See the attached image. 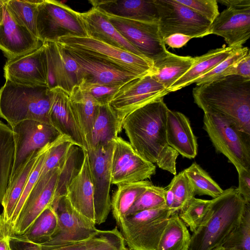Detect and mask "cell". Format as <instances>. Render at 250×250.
Returning a JSON list of instances; mask_svg holds the SVG:
<instances>
[{"mask_svg":"<svg viewBox=\"0 0 250 250\" xmlns=\"http://www.w3.org/2000/svg\"><path fill=\"white\" fill-rule=\"evenodd\" d=\"M151 185V182L145 180L117 186L111 199V209L118 225L127 216L135 202Z\"/></svg>","mask_w":250,"mask_h":250,"instance_id":"cell-32","label":"cell"},{"mask_svg":"<svg viewBox=\"0 0 250 250\" xmlns=\"http://www.w3.org/2000/svg\"><path fill=\"white\" fill-rule=\"evenodd\" d=\"M246 204L236 188L225 189L212 199L202 223L191 235L189 250H212L222 246L239 225Z\"/></svg>","mask_w":250,"mask_h":250,"instance_id":"cell-3","label":"cell"},{"mask_svg":"<svg viewBox=\"0 0 250 250\" xmlns=\"http://www.w3.org/2000/svg\"><path fill=\"white\" fill-rule=\"evenodd\" d=\"M10 242L13 250H41L39 244L14 239H10Z\"/></svg>","mask_w":250,"mask_h":250,"instance_id":"cell-54","label":"cell"},{"mask_svg":"<svg viewBox=\"0 0 250 250\" xmlns=\"http://www.w3.org/2000/svg\"><path fill=\"white\" fill-rule=\"evenodd\" d=\"M50 91V124L61 135L70 138L83 151H87V145L70 101L69 94L59 87H55Z\"/></svg>","mask_w":250,"mask_h":250,"instance_id":"cell-19","label":"cell"},{"mask_svg":"<svg viewBox=\"0 0 250 250\" xmlns=\"http://www.w3.org/2000/svg\"><path fill=\"white\" fill-rule=\"evenodd\" d=\"M111 162L112 184L146 180L156 173V166L139 155L129 142L118 136L114 140Z\"/></svg>","mask_w":250,"mask_h":250,"instance_id":"cell-14","label":"cell"},{"mask_svg":"<svg viewBox=\"0 0 250 250\" xmlns=\"http://www.w3.org/2000/svg\"><path fill=\"white\" fill-rule=\"evenodd\" d=\"M195 57L181 56L168 52L153 62L150 74L168 90L170 86L192 67Z\"/></svg>","mask_w":250,"mask_h":250,"instance_id":"cell-29","label":"cell"},{"mask_svg":"<svg viewBox=\"0 0 250 250\" xmlns=\"http://www.w3.org/2000/svg\"><path fill=\"white\" fill-rule=\"evenodd\" d=\"M15 153L11 127L0 120V205L9 184Z\"/></svg>","mask_w":250,"mask_h":250,"instance_id":"cell-34","label":"cell"},{"mask_svg":"<svg viewBox=\"0 0 250 250\" xmlns=\"http://www.w3.org/2000/svg\"><path fill=\"white\" fill-rule=\"evenodd\" d=\"M203 123L216 151L224 155L236 169H250V136L218 114L204 113Z\"/></svg>","mask_w":250,"mask_h":250,"instance_id":"cell-6","label":"cell"},{"mask_svg":"<svg viewBox=\"0 0 250 250\" xmlns=\"http://www.w3.org/2000/svg\"><path fill=\"white\" fill-rule=\"evenodd\" d=\"M168 108L159 98L129 113L123 120L129 144L143 158L163 170L176 174L179 153L167 142L166 132Z\"/></svg>","mask_w":250,"mask_h":250,"instance_id":"cell-1","label":"cell"},{"mask_svg":"<svg viewBox=\"0 0 250 250\" xmlns=\"http://www.w3.org/2000/svg\"><path fill=\"white\" fill-rule=\"evenodd\" d=\"M166 132L168 145L183 157L194 158L198 152L197 139L188 119L183 113L167 109Z\"/></svg>","mask_w":250,"mask_h":250,"instance_id":"cell-25","label":"cell"},{"mask_svg":"<svg viewBox=\"0 0 250 250\" xmlns=\"http://www.w3.org/2000/svg\"><path fill=\"white\" fill-rule=\"evenodd\" d=\"M250 52L249 48L247 47L242 46L238 48L226 59L198 78L194 83L196 85H200L225 77L229 69Z\"/></svg>","mask_w":250,"mask_h":250,"instance_id":"cell-45","label":"cell"},{"mask_svg":"<svg viewBox=\"0 0 250 250\" xmlns=\"http://www.w3.org/2000/svg\"><path fill=\"white\" fill-rule=\"evenodd\" d=\"M169 93L149 73L123 84L108 104L122 125L123 120L129 113L156 100L164 98Z\"/></svg>","mask_w":250,"mask_h":250,"instance_id":"cell-12","label":"cell"},{"mask_svg":"<svg viewBox=\"0 0 250 250\" xmlns=\"http://www.w3.org/2000/svg\"><path fill=\"white\" fill-rule=\"evenodd\" d=\"M42 44L39 38L13 20L4 3L0 22V49L8 60L34 51Z\"/></svg>","mask_w":250,"mask_h":250,"instance_id":"cell-21","label":"cell"},{"mask_svg":"<svg viewBox=\"0 0 250 250\" xmlns=\"http://www.w3.org/2000/svg\"><path fill=\"white\" fill-rule=\"evenodd\" d=\"M0 250H13L9 236L6 232L1 213H0Z\"/></svg>","mask_w":250,"mask_h":250,"instance_id":"cell-53","label":"cell"},{"mask_svg":"<svg viewBox=\"0 0 250 250\" xmlns=\"http://www.w3.org/2000/svg\"><path fill=\"white\" fill-rule=\"evenodd\" d=\"M212 250H233L228 249L225 248L222 246H221V247H217Z\"/></svg>","mask_w":250,"mask_h":250,"instance_id":"cell-58","label":"cell"},{"mask_svg":"<svg viewBox=\"0 0 250 250\" xmlns=\"http://www.w3.org/2000/svg\"><path fill=\"white\" fill-rule=\"evenodd\" d=\"M55 141L50 143L45 146L42 148L41 154L39 158L38 162L31 172L28 180L24 187L23 191L20 197L17 204L16 205L14 211L13 212L9 227L7 229L8 234V230L15 222L17 217L20 213V212L35 185L37 182L42 167L46 156L51 147L54 144Z\"/></svg>","mask_w":250,"mask_h":250,"instance_id":"cell-42","label":"cell"},{"mask_svg":"<svg viewBox=\"0 0 250 250\" xmlns=\"http://www.w3.org/2000/svg\"><path fill=\"white\" fill-rule=\"evenodd\" d=\"M4 3V0H0V22L1 21L3 14V7Z\"/></svg>","mask_w":250,"mask_h":250,"instance_id":"cell-57","label":"cell"},{"mask_svg":"<svg viewBox=\"0 0 250 250\" xmlns=\"http://www.w3.org/2000/svg\"><path fill=\"white\" fill-rule=\"evenodd\" d=\"M114 145L113 140L104 145L90 148L87 151L94 188L96 225L104 223L111 209V162Z\"/></svg>","mask_w":250,"mask_h":250,"instance_id":"cell-11","label":"cell"},{"mask_svg":"<svg viewBox=\"0 0 250 250\" xmlns=\"http://www.w3.org/2000/svg\"><path fill=\"white\" fill-rule=\"evenodd\" d=\"M174 203V194L171 189L168 188L166 189L165 193V206L167 208L172 210Z\"/></svg>","mask_w":250,"mask_h":250,"instance_id":"cell-56","label":"cell"},{"mask_svg":"<svg viewBox=\"0 0 250 250\" xmlns=\"http://www.w3.org/2000/svg\"><path fill=\"white\" fill-rule=\"evenodd\" d=\"M174 196L172 214L178 213L194 197V188L184 170L175 175L168 186Z\"/></svg>","mask_w":250,"mask_h":250,"instance_id":"cell-41","label":"cell"},{"mask_svg":"<svg viewBox=\"0 0 250 250\" xmlns=\"http://www.w3.org/2000/svg\"><path fill=\"white\" fill-rule=\"evenodd\" d=\"M62 47L80 66L83 75L82 81L123 85L132 79L142 76L114 67L78 50Z\"/></svg>","mask_w":250,"mask_h":250,"instance_id":"cell-20","label":"cell"},{"mask_svg":"<svg viewBox=\"0 0 250 250\" xmlns=\"http://www.w3.org/2000/svg\"><path fill=\"white\" fill-rule=\"evenodd\" d=\"M124 239L117 227L111 230H100L99 239L91 250H123Z\"/></svg>","mask_w":250,"mask_h":250,"instance_id":"cell-47","label":"cell"},{"mask_svg":"<svg viewBox=\"0 0 250 250\" xmlns=\"http://www.w3.org/2000/svg\"><path fill=\"white\" fill-rule=\"evenodd\" d=\"M210 34L223 37L229 47H241L250 37V7L227 8L214 20Z\"/></svg>","mask_w":250,"mask_h":250,"instance_id":"cell-22","label":"cell"},{"mask_svg":"<svg viewBox=\"0 0 250 250\" xmlns=\"http://www.w3.org/2000/svg\"><path fill=\"white\" fill-rule=\"evenodd\" d=\"M213 22L219 15L218 6L216 0H177Z\"/></svg>","mask_w":250,"mask_h":250,"instance_id":"cell-48","label":"cell"},{"mask_svg":"<svg viewBox=\"0 0 250 250\" xmlns=\"http://www.w3.org/2000/svg\"><path fill=\"white\" fill-rule=\"evenodd\" d=\"M42 148L34 151L27 158L9 182L1 204L3 208L1 214L6 232L16 205L38 162Z\"/></svg>","mask_w":250,"mask_h":250,"instance_id":"cell-27","label":"cell"},{"mask_svg":"<svg viewBox=\"0 0 250 250\" xmlns=\"http://www.w3.org/2000/svg\"><path fill=\"white\" fill-rule=\"evenodd\" d=\"M192 38L181 34L171 35L164 40L165 44L173 48H180L186 45Z\"/></svg>","mask_w":250,"mask_h":250,"instance_id":"cell-52","label":"cell"},{"mask_svg":"<svg viewBox=\"0 0 250 250\" xmlns=\"http://www.w3.org/2000/svg\"><path fill=\"white\" fill-rule=\"evenodd\" d=\"M194 103L204 113L230 121L250 136V78L229 75L193 89Z\"/></svg>","mask_w":250,"mask_h":250,"instance_id":"cell-2","label":"cell"},{"mask_svg":"<svg viewBox=\"0 0 250 250\" xmlns=\"http://www.w3.org/2000/svg\"><path fill=\"white\" fill-rule=\"evenodd\" d=\"M69 99L88 149L91 144L93 126L100 104L79 85L73 88L69 94Z\"/></svg>","mask_w":250,"mask_h":250,"instance_id":"cell-30","label":"cell"},{"mask_svg":"<svg viewBox=\"0 0 250 250\" xmlns=\"http://www.w3.org/2000/svg\"><path fill=\"white\" fill-rule=\"evenodd\" d=\"M239 47L224 45L210 50L202 56L195 57V61L192 67L170 86L169 92L177 91L194 83L196 80L215 67Z\"/></svg>","mask_w":250,"mask_h":250,"instance_id":"cell-28","label":"cell"},{"mask_svg":"<svg viewBox=\"0 0 250 250\" xmlns=\"http://www.w3.org/2000/svg\"><path fill=\"white\" fill-rule=\"evenodd\" d=\"M37 37L42 42L66 36H87L77 12L60 1L42 0L38 6Z\"/></svg>","mask_w":250,"mask_h":250,"instance_id":"cell-8","label":"cell"},{"mask_svg":"<svg viewBox=\"0 0 250 250\" xmlns=\"http://www.w3.org/2000/svg\"><path fill=\"white\" fill-rule=\"evenodd\" d=\"M172 215L166 206L137 212L118 225L131 250H157L163 232Z\"/></svg>","mask_w":250,"mask_h":250,"instance_id":"cell-7","label":"cell"},{"mask_svg":"<svg viewBox=\"0 0 250 250\" xmlns=\"http://www.w3.org/2000/svg\"><path fill=\"white\" fill-rule=\"evenodd\" d=\"M47 55L44 44L21 56L8 59L4 67L6 81L47 86Z\"/></svg>","mask_w":250,"mask_h":250,"instance_id":"cell-18","label":"cell"},{"mask_svg":"<svg viewBox=\"0 0 250 250\" xmlns=\"http://www.w3.org/2000/svg\"><path fill=\"white\" fill-rule=\"evenodd\" d=\"M58 217L54 208L50 206L38 217L34 223L23 234L10 236V239L42 245L49 241L58 226Z\"/></svg>","mask_w":250,"mask_h":250,"instance_id":"cell-33","label":"cell"},{"mask_svg":"<svg viewBox=\"0 0 250 250\" xmlns=\"http://www.w3.org/2000/svg\"><path fill=\"white\" fill-rule=\"evenodd\" d=\"M166 189L164 188L150 185L135 202L127 216L141 211L166 206Z\"/></svg>","mask_w":250,"mask_h":250,"instance_id":"cell-44","label":"cell"},{"mask_svg":"<svg viewBox=\"0 0 250 250\" xmlns=\"http://www.w3.org/2000/svg\"><path fill=\"white\" fill-rule=\"evenodd\" d=\"M80 148L79 146L74 145L60 165L55 200L65 195L68 185L79 170L81 167H78Z\"/></svg>","mask_w":250,"mask_h":250,"instance_id":"cell-38","label":"cell"},{"mask_svg":"<svg viewBox=\"0 0 250 250\" xmlns=\"http://www.w3.org/2000/svg\"><path fill=\"white\" fill-rule=\"evenodd\" d=\"M52 206L58 217L57 229L51 239L42 245L55 246L83 241L98 232L96 224L75 209L65 195L55 200Z\"/></svg>","mask_w":250,"mask_h":250,"instance_id":"cell-16","label":"cell"},{"mask_svg":"<svg viewBox=\"0 0 250 250\" xmlns=\"http://www.w3.org/2000/svg\"><path fill=\"white\" fill-rule=\"evenodd\" d=\"M47 55V86L59 87L70 94L83 78L77 62L57 42H43Z\"/></svg>","mask_w":250,"mask_h":250,"instance_id":"cell-17","label":"cell"},{"mask_svg":"<svg viewBox=\"0 0 250 250\" xmlns=\"http://www.w3.org/2000/svg\"><path fill=\"white\" fill-rule=\"evenodd\" d=\"M60 170V166L39 178L15 222L8 230L9 237L25 233L41 214L53 205Z\"/></svg>","mask_w":250,"mask_h":250,"instance_id":"cell-13","label":"cell"},{"mask_svg":"<svg viewBox=\"0 0 250 250\" xmlns=\"http://www.w3.org/2000/svg\"><path fill=\"white\" fill-rule=\"evenodd\" d=\"M50 98L47 86L6 81L0 89V117L10 127L25 120L50 124Z\"/></svg>","mask_w":250,"mask_h":250,"instance_id":"cell-4","label":"cell"},{"mask_svg":"<svg viewBox=\"0 0 250 250\" xmlns=\"http://www.w3.org/2000/svg\"><path fill=\"white\" fill-rule=\"evenodd\" d=\"M77 14L86 31L87 36L134 54L145 57L122 36L98 8L92 6L88 11L83 13L77 12Z\"/></svg>","mask_w":250,"mask_h":250,"instance_id":"cell-24","label":"cell"},{"mask_svg":"<svg viewBox=\"0 0 250 250\" xmlns=\"http://www.w3.org/2000/svg\"><path fill=\"white\" fill-rule=\"evenodd\" d=\"M65 196L75 209L95 224L94 188L87 151H83L79 170L68 185Z\"/></svg>","mask_w":250,"mask_h":250,"instance_id":"cell-23","label":"cell"},{"mask_svg":"<svg viewBox=\"0 0 250 250\" xmlns=\"http://www.w3.org/2000/svg\"><path fill=\"white\" fill-rule=\"evenodd\" d=\"M229 75H237L250 78V52L229 69L226 76Z\"/></svg>","mask_w":250,"mask_h":250,"instance_id":"cell-51","label":"cell"},{"mask_svg":"<svg viewBox=\"0 0 250 250\" xmlns=\"http://www.w3.org/2000/svg\"><path fill=\"white\" fill-rule=\"evenodd\" d=\"M236 170L239 179V185L236 188L246 204H250V169L240 168Z\"/></svg>","mask_w":250,"mask_h":250,"instance_id":"cell-50","label":"cell"},{"mask_svg":"<svg viewBox=\"0 0 250 250\" xmlns=\"http://www.w3.org/2000/svg\"><path fill=\"white\" fill-rule=\"evenodd\" d=\"M75 145L67 136L60 135L54 142L44 162L39 178L52 169L60 166L68 153L71 147Z\"/></svg>","mask_w":250,"mask_h":250,"instance_id":"cell-43","label":"cell"},{"mask_svg":"<svg viewBox=\"0 0 250 250\" xmlns=\"http://www.w3.org/2000/svg\"><path fill=\"white\" fill-rule=\"evenodd\" d=\"M155 2L159 29L163 40L175 34L192 38L210 34L212 22L177 0H155Z\"/></svg>","mask_w":250,"mask_h":250,"instance_id":"cell-9","label":"cell"},{"mask_svg":"<svg viewBox=\"0 0 250 250\" xmlns=\"http://www.w3.org/2000/svg\"><path fill=\"white\" fill-rule=\"evenodd\" d=\"M57 42L62 46L80 51L93 58L117 68L143 76L150 73L153 62L121 48L88 36H66Z\"/></svg>","mask_w":250,"mask_h":250,"instance_id":"cell-5","label":"cell"},{"mask_svg":"<svg viewBox=\"0 0 250 250\" xmlns=\"http://www.w3.org/2000/svg\"><path fill=\"white\" fill-rule=\"evenodd\" d=\"M11 127L15 153L9 181L32 152L53 142L61 135L50 124L36 120H25Z\"/></svg>","mask_w":250,"mask_h":250,"instance_id":"cell-15","label":"cell"},{"mask_svg":"<svg viewBox=\"0 0 250 250\" xmlns=\"http://www.w3.org/2000/svg\"><path fill=\"white\" fill-rule=\"evenodd\" d=\"M81 88L89 93L100 105L107 104L122 85H110L82 81Z\"/></svg>","mask_w":250,"mask_h":250,"instance_id":"cell-46","label":"cell"},{"mask_svg":"<svg viewBox=\"0 0 250 250\" xmlns=\"http://www.w3.org/2000/svg\"><path fill=\"white\" fill-rule=\"evenodd\" d=\"M216 1L226 5L227 8L241 9L250 7V0H218Z\"/></svg>","mask_w":250,"mask_h":250,"instance_id":"cell-55","label":"cell"},{"mask_svg":"<svg viewBox=\"0 0 250 250\" xmlns=\"http://www.w3.org/2000/svg\"><path fill=\"white\" fill-rule=\"evenodd\" d=\"M99 235L100 230L92 237L83 241L55 246L40 245L41 250H91L97 242Z\"/></svg>","mask_w":250,"mask_h":250,"instance_id":"cell-49","label":"cell"},{"mask_svg":"<svg viewBox=\"0 0 250 250\" xmlns=\"http://www.w3.org/2000/svg\"><path fill=\"white\" fill-rule=\"evenodd\" d=\"M212 200H203L193 197L178 212L180 219L193 232L200 226L205 218Z\"/></svg>","mask_w":250,"mask_h":250,"instance_id":"cell-40","label":"cell"},{"mask_svg":"<svg viewBox=\"0 0 250 250\" xmlns=\"http://www.w3.org/2000/svg\"><path fill=\"white\" fill-rule=\"evenodd\" d=\"M42 1L4 0V4L13 20L38 38L36 27L37 9L38 5Z\"/></svg>","mask_w":250,"mask_h":250,"instance_id":"cell-36","label":"cell"},{"mask_svg":"<svg viewBox=\"0 0 250 250\" xmlns=\"http://www.w3.org/2000/svg\"><path fill=\"white\" fill-rule=\"evenodd\" d=\"M123 250H130L128 248H126V247H125Z\"/></svg>","mask_w":250,"mask_h":250,"instance_id":"cell-59","label":"cell"},{"mask_svg":"<svg viewBox=\"0 0 250 250\" xmlns=\"http://www.w3.org/2000/svg\"><path fill=\"white\" fill-rule=\"evenodd\" d=\"M100 11L124 38L152 62L168 53L157 22L118 17Z\"/></svg>","mask_w":250,"mask_h":250,"instance_id":"cell-10","label":"cell"},{"mask_svg":"<svg viewBox=\"0 0 250 250\" xmlns=\"http://www.w3.org/2000/svg\"><path fill=\"white\" fill-rule=\"evenodd\" d=\"M184 170L194 188L195 195H208L214 199L223 192L224 190L196 163Z\"/></svg>","mask_w":250,"mask_h":250,"instance_id":"cell-37","label":"cell"},{"mask_svg":"<svg viewBox=\"0 0 250 250\" xmlns=\"http://www.w3.org/2000/svg\"><path fill=\"white\" fill-rule=\"evenodd\" d=\"M222 247L233 250H250V204H246L239 225L228 236Z\"/></svg>","mask_w":250,"mask_h":250,"instance_id":"cell-39","label":"cell"},{"mask_svg":"<svg viewBox=\"0 0 250 250\" xmlns=\"http://www.w3.org/2000/svg\"><path fill=\"white\" fill-rule=\"evenodd\" d=\"M93 7L109 14L149 22L158 21L155 0H91Z\"/></svg>","mask_w":250,"mask_h":250,"instance_id":"cell-26","label":"cell"},{"mask_svg":"<svg viewBox=\"0 0 250 250\" xmlns=\"http://www.w3.org/2000/svg\"><path fill=\"white\" fill-rule=\"evenodd\" d=\"M190 241L188 227L175 213L168 219L157 250H189Z\"/></svg>","mask_w":250,"mask_h":250,"instance_id":"cell-35","label":"cell"},{"mask_svg":"<svg viewBox=\"0 0 250 250\" xmlns=\"http://www.w3.org/2000/svg\"><path fill=\"white\" fill-rule=\"evenodd\" d=\"M122 129V125L109 104L100 105L92 128L89 149L114 140Z\"/></svg>","mask_w":250,"mask_h":250,"instance_id":"cell-31","label":"cell"}]
</instances>
